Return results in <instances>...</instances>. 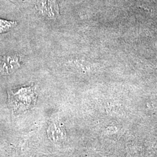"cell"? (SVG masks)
<instances>
[{"label":"cell","mask_w":157,"mask_h":157,"mask_svg":"<svg viewBox=\"0 0 157 157\" xmlns=\"http://www.w3.org/2000/svg\"><path fill=\"white\" fill-rule=\"evenodd\" d=\"M8 101L12 112L22 113L33 107L36 104L37 94L34 86L22 87L17 90L8 92Z\"/></svg>","instance_id":"6da1fadb"},{"label":"cell","mask_w":157,"mask_h":157,"mask_svg":"<svg viewBox=\"0 0 157 157\" xmlns=\"http://www.w3.org/2000/svg\"><path fill=\"white\" fill-rule=\"evenodd\" d=\"M21 57L17 54H5L0 56V75L8 76L21 67Z\"/></svg>","instance_id":"7a4b0ae2"},{"label":"cell","mask_w":157,"mask_h":157,"mask_svg":"<svg viewBox=\"0 0 157 157\" xmlns=\"http://www.w3.org/2000/svg\"><path fill=\"white\" fill-rule=\"evenodd\" d=\"M36 6L40 14L47 19H56L59 16L56 0H37Z\"/></svg>","instance_id":"3957f363"},{"label":"cell","mask_w":157,"mask_h":157,"mask_svg":"<svg viewBox=\"0 0 157 157\" xmlns=\"http://www.w3.org/2000/svg\"><path fill=\"white\" fill-rule=\"evenodd\" d=\"M48 135L53 141H62L65 139V133L63 126L60 124H52L48 127Z\"/></svg>","instance_id":"277c9868"},{"label":"cell","mask_w":157,"mask_h":157,"mask_svg":"<svg viewBox=\"0 0 157 157\" xmlns=\"http://www.w3.org/2000/svg\"><path fill=\"white\" fill-rule=\"evenodd\" d=\"M17 25L15 21H9L0 18V34L6 33Z\"/></svg>","instance_id":"5b68a950"}]
</instances>
